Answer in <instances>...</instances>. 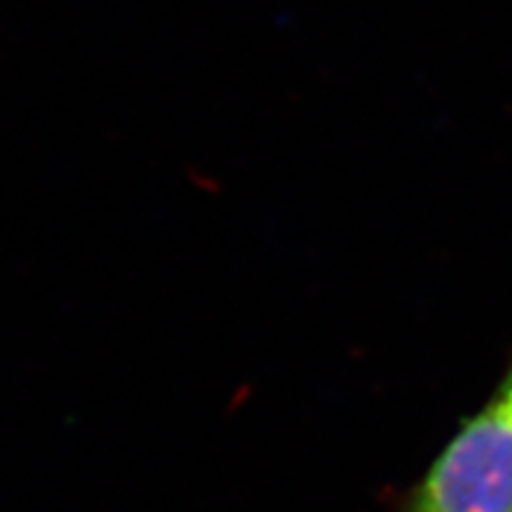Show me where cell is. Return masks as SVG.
I'll use <instances>...</instances> for the list:
<instances>
[{
    "mask_svg": "<svg viewBox=\"0 0 512 512\" xmlns=\"http://www.w3.org/2000/svg\"><path fill=\"white\" fill-rule=\"evenodd\" d=\"M395 512H512V361L492 395L455 426Z\"/></svg>",
    "mask_w": 512,
    "mask_h": 512,
    "instance_id": "cell-1",
    "label": "cell"
}]
</instances>
